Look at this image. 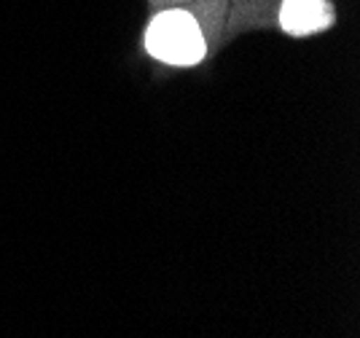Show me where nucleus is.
<instances>
[{
  "label": "nucleus",
  "mask_w": 360,
  "mask_h": 338,
  "mask_svg": "<svg viewBox=\"0 0 360 338\" xmlns=\"http://www.w3.org/2000/svg\"><path fill=\"white\" fill-rule=\"evenodd\" d=\"M146 48L150 57L175 67L196 65L207 51L196 19L186 11H165L156 16L146 32Z\"/></svg>",
  "instance_id": "obj_1"
},
{
  "label": "nucleus",
  "mask_w": 360,
  "mask_h": 338,
  "mask_svg": "<svg viewBox=\"0 0 360 338\" xmlns=\"http://www.w3.org/2000/svg\"><path fill=\"white\" fill-rule=\"evenodd\" d=\"M333 8L328 0H283L280 25L288 35H312L330 27Z\"/></svg>",
  "instance_id": "obj_2"
}]
</instances>
